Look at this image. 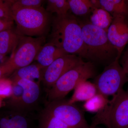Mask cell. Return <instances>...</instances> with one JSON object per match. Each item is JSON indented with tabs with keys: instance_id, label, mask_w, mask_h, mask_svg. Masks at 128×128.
<instances>
[{
	"instance_id": "6da1fadb",
	"label": "cell",
	"mask_w": 128,
	"mask_h": 128,
	"mask_svg": "<svg viewBox=\"0 0 128 128\" xmlns=\"http://www.w3.org/2000/svg\"><path fill=\"white\" fill-rule=\"evenodd\" d=\"M48 42L64 50L86 59V50L82 38V30L78 19L68 12L53 17Z\"/></svg>"
},
{
	"instance_id": "7a4b0ae2",
	"label": "cell",
	"mask_w": 128,
	"mask_h": 128,
	"mask_svg": "<svg viewBox=\"0 0 128 128\" xmlns=\"http://www.w3.org/2000/svg\"><path fill=\"white\" fill-rule=\"evenodd\" d=\"M78 21L86 48V59L93 63L107 64L108 65L117 58H119L118 50L108 40L107 32L92 25L89 22Z\"/></svg>"
},
{
	"instance_id": "3957f363",
	"label": "cell",
	"mask_w": 128,
	"mask_h": 128,
	"mask_svg": "<svg viewBox=\"0 0 128 128\" xmlns=\"http://www.w3.org/2000/svg\"><path fill=\"white\" fill-rule=\"evenodd\" d=\"M12 82L11 95L4 106L26 114L35 115L39 108L42 90L40 85L22 79Z\"/></svg>"
},
{
	"instance_id": "277c9868",
	"label": "cell",
	"mask_w": 128,
	"mask_h": 128,
	"mask_svg": "<svg viewBox=\"0 0 128 128\" xmlns=\"http://www.w3.org/2000/svg\"><path fill=\"white\" fill-rule=\"evenodd\" d=\"M16 30L22 36H45L51 27V14L43 7L34 9H12Z\"/></svg>"
},
{
	"instance_id": "5b68a950",
	"label": "cell",
	"mask_w": 128,
	"mask_h": 128,
	"mask_svg": "<svg viewBox=\"0 0 128 128\" xmlns=\"http://www.w3.org/2000/svg\"><path fill=\"white\" fill-rule=\"evenodd\" d=\"M96 74L94 63L82 60L62 76L46 92L47 102L64 99L80 82L93 78Z\"/></svg>"
},
{
	"instance_id": "8992f818",
	"label": "cell",
	"mask_w": 128,
	"mask_h": 128,
	"mask_svg": "<svg viewBox=\"0 0 128 128\" xmlns=\"http://www.w3.org/2000/svg\"><path fill=\"white\" fill-rule=\"evenodd\" d=\"M94 118L90 128L99 124L107 128H128V90L122 89L113 96L107 106Z\"/></svg>"
},
{
	"instance_id": "52a82bcc",
	"label": "cell",
	"mask_w": 128,
	"mask_h": 128,
	"mask_svg": "<svg viewBox=\"0 0 128 128\" xmlns=\"http://www.w3.org/2000/svg\"><path fill=\"white\" fill-rule=\"evenodd\" d=\"M46 41L45 36L36 38L22 36L13 55L3 64L7 70L8 75L17 69L32 63Z\"/></svg>"
},
{
	"instance_id": "ba28073f",
	"label": "cell",
	"mask_w": 128,
	"mask_h": 128,
	"mask_svg": "<svg viewBox=\"0 0 128 128\" xmlns=\"http://www.w3.org/2000/svg\"><path fill=\"white\" fill-rule=\"evenodd\" d=\"M119 58L105 66L93 82L98 93L108 97L114 96L123 89L128 82V76L119 63Z\"/></svg>"
},
{
	"instance_id": "9c48e42d",
	"label": "cell",
	"mask_w": 128,
	"mask_h": 128,
	"mask_svg": "<svg viewBox=\"0 0 128 128\" xmlns=\"http://www.w3.org/2000/svg\"><path fill=\"white\" fill-rule=\"evenodd\" d=\"M44 108L70 128H90L82 110L64 98L47 102Z\"/></svg>"
},
{
	"instance_id": "30bf717a",
	"label": "cell",
	"mask_w": 128,
	"mask_h": 128,
	"mask_svg": "<svg viewBox=\"0 0 128 128\" xmlns=\"http://www.w3.org/2000/svg\"><path fill=\"white\" fill-rule=\"evenodd\" d=\"M82 58L75 54H66L60 57L45 69L42 82L46 92L67 71L79 64Z\"/></svg>"
},
{
	"instance_id": "8fae6325",
	"label": "cell",
	"mask_w": 128,
	"mask_h": 128,
	"mask_svg": "<svg viewBox=\"0 0 128 128\" xmlns=\"http://www.w3.org/2000/svg\"><path fill=\"white\" fill-rule=\"evenodd\" d=\"M112 22L107 31L111 44L116 49L120 58L125 46L128 44V20L124 18H113Z\"/></svg>"
},
{
	"instance_id": "7c38bea8",
	"label": "cell",
	"mask_w": 128,
	"mask_h": 128,
	"mask_svg": "<svg viewBox=\"0 0 128 128\" xmlns=\"http://www.w3.org/2000/svg\"><path fill=\"white\" fill-rule=\"evenodd\" d=\"M2 107L0 109V128H32V120L35 115Z\"/></svg>"
},
{
	"instance_id": "4fadbf2b",
	"label": "cell",
	"mask_w": 128,
	"mask_h": 128,
	"mask_svg": "<svg viewBox=\"0 0 128 128\" xmlns=\"http://www.w3.org/2000/svg\"><path fill=\"white\" fill-rule=\"evenodd\" d=\"M45 69L37 62L32 63L27 66L16 70L12 73L9 79L12 82L25 79L40 85Z\"/></svg>"
},
{
	"instance_id": "5bb4252c",
	"label": "cell",
	"mask_w": 128,
	"mask_h": 128,
	"mask_svg": "<svg viewBox=\"0 0 128 128\" xmlns=\"http://www.w3.org/2000/svg\"><path fill=\"white\" fill-rule=\"evenodd\" d=\"M66 54H68L64 50L48 42L40 50L34 61L46 68L57 59Z\"/></svg>"
},
{
	"instance_id": "9a60e30c",
	"label": "cell",
	"mask_w": 128,
	"mask_h": 128,
	"mask_svg": "<svg viewBox=\"0 0 128 128\" xmlns=\"http://www.w3.org/2000/svg\"><path fill=\"white\" fill-rule=\"evenodd\" d=\"M74 90L72 96L68 101L74 104L78 102H86L98 93L95 84L87 80L80 82Z\"/></svg>"
},
{
	"instance_id": "2e32d148",
	"label": "cell",
	"mask_w": 128,
	"mask_h": 128,
	"mask_svg": "<svg viewBox=\"0 0 128 128\" xmlns=\"http://www.w3.org/2000/svg\"><path fill=\"white\" fill-rule=\"evenodd\" d=\"M22 36L14 28L0 32V54L6 56L15 50Z\"/></svg>"
},
{
	"instance_id": "e0dca14e",
	"label": "cell",
	"mask_w": 128,
	"mask_h": 128,
	"mask_svg": "<svg viewBox=\"0 0 128 128\" xmlns=\"http://www.w3.org/2000/svg\"><path fill=\"white\" fill-rule=\"evenodd\" d=\"M101 8L113 18L121 17L128 20V0H99Z\"/></svg>"
},
{
	"instance_id": "ac0fdd59",
	"label": "cell",
	"mask_w": 128,
	"mask_h": 128,
	"mask_svg": "<svg viewBox=\"0 0 128 128\" xmlns=\"http://www.w3.org/2000/svg\"><path fill=\"white\" fill-rule=\"evenodd\" d=\"M91 13L89 22L92 25L107 32L112 22L113 18L112 15L102 8L94 9Z\"/></svg>"
},
{
	"instance_id": "d6986e66",
	"label": "cell",
	"mask_w": 128,
	"mask_h": 128,
	"mask_svg": "<svg viewBox=\"0 0 128 128\" xmlns=\"http://www.w3.org/2000/svg\"><path fill=\"white\" fill-rule=\"evenodd\" d=\"M38 128H70L44 108L38 113Z\"/></svg>"
},
{
	"instance_id": "ffe728a7",
	"label": "cell",
	"mask_w": 128,
	"mask_h": 128,
	"mask_svg": "<svg viewBox=\"0 0 128 128\" xmlns=\"http://www.w3.org/2000/svg\"><path fill=\"white\" fill-rule=\"evenodd\" d=\"M109 101L108 97L98 93L88 100L85 102L83 108L87 112L98 113L105 108Z\"/></svg>"
},
{
	"instance_id": "44dd1931",
	"label": "cell",
	"mask_w": 128,
	"mask_h": 128,
	"mask_svg": "<svg viewBox=\"0 0 128 128\" xmlns=\"http://www.w3.org/2000/svg\"><path fill=\"white\" fill-rule=\"evenodd\" d=\"M68 1L70 10L76 16H87L94 9L91 0H68Z\"/></svg>"
},
{
	"instance_id": "7402d4cb",
	"label": "cell",
	"mask_w": 128,
	"mask_h": 128,
	"mask_svg": "<svg viewBox=\"0 0 128 128\" xmlns=\"http://www.w3.org/2000/svg\"><path fill=\"white\" fill-rule=\"evenodd\" d=\"M46 10L50 14L56 13L57 16H63L68 12L70 5L68 0H48Z\"/></svg>"
},
{
	"instance_id": "603a6c76",
	"label": "cell",
	"mask_w": 128,
	"mask_h": 128,
	"mask_svg": "<svg viewBox=\"0 0 128 128\" xmlns=\"http://www.w3.org/2000/svg\"><path fill=\"white\" fill-rule=\"evenodd\" d=\"M44 0H13L12 9H34L42 7Z\"/></svg>"
},
{
	"instance_id": "cb8c5ba5",
	"label": "cell",
	"mask_w": 128,
	"mask_h": 128,
	"mask_svg": "<svg viewBox=\"0 0 128 128\" xmlns=\"http://www.w3.org/2000/svg\"><path fill=\"white\" fill-rule=\"evenodd\" d=\"M12 82L9 78H3L0 80V97L9 98L12 94Z\"/></svg>"
},
{
	"instance_id": "d4e9b609",
	"label": "cell",
	"mask_w": 128,
	"mask_h": 128,
	"mask_svg": "<svg viewBox=\"0 0 128 128\" xmlns=\"http://www.w3.org/2000/svg\"><path fill=\"white\" fill-rule=\"evenodd\" d=\"M13 0H0V18L13 20L11 6Z\"/></svg>"
},
{
	"instance_id": "484cf974",
	"label": "cell",
	"mask_w": 128,
	"mask_h": 128,
	"mask_svg": "<svg viewBox=\"0 0 128 128\" xmlns=\"http://www.w3.org/2000/svg\"><path fill=\"white\" fill-rule=\"evenodd\" d=\"M13 20L0 18V32L14 28Z\"/></svg>"
},
{
	"instance_id": "4316f807",
	"label": "cell",
	"mask_w": 128,
	"mask_h": 128,
	"mask_svg": "<svg viewBox=\"0 0 128 128\" xmlns=\"http://www.w3.org/2000/svg\"><path fill=\"white\" fill-rule=\"evenodd\" d=\"M121 65L128 76V47L122 56L121 60Z\"/></svg>"
},
{
	"instance_id": "83f0119b",
	"label": "cell",
	"mask_w": 128,
	"mask_h": 128,
	"mask_svg": "<svg viewBox=\"0 0 128 128\" xmlns=\"http://www.w3.org/2000/svg\"><path fill=\"white\" fill-rule=\"evenodd\" d=\"M8 75L7 70L4 64L0 65V80L4 78V76Z\"/></svg>"
},
{
	"instance_id": "f1b7e54d",
	"label": "cell",
	"mask_w": 128,
	"mask_h": 128,
	"mask_svg": "<svg viewBox=\"0 0 128 128\" xmlns=\"http://www.w3.org/2000/svg\"><path fill=\"white\" fill-rule=\"evenodd\" d=\"M2 98L0 97V109L2 107Z\"/></svg>"
},
{
	"instance_id": "f546056e",
	"label": "cell",
	"mask_w": 128,
	"mask_h": 128,
	"mask_svg": "<svg viewBox=\"0 0 128 128\" xmlns=\"http://www.w3.org/2000/svg\"><path fill=\"white\" fill-rule=\"evenodd\" d=\"M5 56L0 54V61L4 59Z\"/></svg>"
}]
</instances>
